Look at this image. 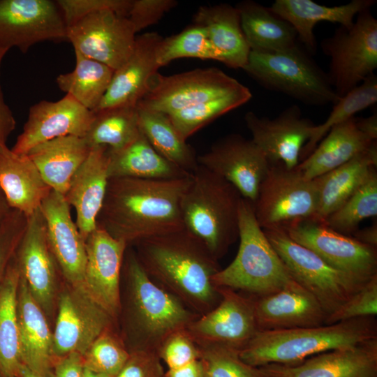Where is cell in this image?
<instances>
[{"label": "cell", "instance_id": "7c38bea8", "mask_svg": "<svg viewBox=\"0 0 377 377\" xmlns=\"http://www.w3.org/2000/svg\"><path fill=\"white\" fill-rule=\"evenodd\" d=\"M297 243L313 251L333 267L366 282L377 274L376 249L337 232L314 219L283 228Z\"/></svg>", "mask_w": 377, "mask_h": 377}, {"label": "cell", "instance_id": "680465c9", "mask_svg": "<svg viewBox=\"0 0 377 377\" xmlns=\"http://www.w3.org/2000/svg\"><path fill=\"white\" fill-rule=\"evenodd\" d=\"M11 209H12L10 207L5 195L0 188V226Z\"/></svg>", "mask_w": 377, "mask_h": 377}, {"label": "cell", "instance_id": "11a10c76", "mask_svg": "<svg viewBox=\"0 0 377 377\" xmlns=\"http://www.w3.org/2000/svg\"><path fill=\"white\" fill-rule=\"evenodd\" d=\"M165 377H204L202 362L198 359L184 366L168 369Z\"/></svg>", "mask_w": 377, "mask_h": 377}, {"label": "cell", "instance_id": "1f68e13d", "mask_svg": "<svg viewBox=\"0 0 377 377\" xmlns=\"http://www.w3.org/2000/svg\"><path fill=\"white\" fill-rule=\"evenodd\" d=\"M91 148L84 137L66 135L38 144L27 155L51 188L64 195Z\"/></svg>", "mask_w": 377, "mask_h": 377}, {"label": "cell", "instance_id": "30bf717a", "mask_svg": "<svg viewBox=\"0 0 377 377\" xmlns=\"http://www.w3.org/2000/svg\"><path fill=\"white\" fill-rule=\"evenodd\" d=\"M317 203L313 179H306L297 168L288 169L281 163H270L252 204L262 229H283L314 219Z\"/></svg>", "mask_w": 377, "mask_h": 377}, {"label": "cell", "instance_id": "7bdbcfd3", "mask_svg": "<svg viewBox=\"0 0 377 377\" xmlns=\"http://www.w3.org/2000/svg\"><path fill=\"white\" fill-rule=\"evenodd\" d=\"M181 58L218 61L217 54L204 27L194 24L177 34L162 38L156 54L158 66Z\"/></svg>", "mask_w": 377, "mask_h": 377}, {"label": "cell", "instance_id": "d4e9b609", "mask_svg": "<svg viewBox=\"0 0 377 377\" xmlns=\"http://www.w3.org/2000/svg\"><path fill=\"white\" fill-rule=\"evenodd\" d=\"M108 164V147H92L71 178L64 195L68 204L76 212L75 223L84 241L97 227L109 180Z\"/></svg>", "mask_w": 377, "mask_h": 377}, {"label": "cell", "instance_id": "603a6c76", "mask_svg": "<svg viewBox=\"0 0 377 377\" xmlns=\"http://www.w3.org/2000/svg\"><path fill=\"white\" fill-rule=\"evenodd\" d=\"M15 255L20 275L31 293L43 310L49 311L59 268L48 245L45 221L40 208L28 217Z\"/></svg>", "mask_w": 377, "mask_h": 377}, {"label": "cell", "instance_id": "2e32d148", "mask_svg": "<svg viewBox=\"0 0 377 377\" xmlns=\"http://www.w3.org/2000/svg\"><path fill=\"white\" fill-rule=\"evenodd\" d=\"M221 299L186 328L198 346L221 345L242 349L258 332L251 297L218 288Z\"/></svg>", "mask_w": 377, "mask_h": 377}, {"label": "cell", "instance_id": "836d02e7", "mask_svg": "<svg viewBox=\"0 0 377 377\" xmlns=\"http://www.w3.org/2000/svg\"><path fill=\"white\" fill-rule=\"evenodd\" d=\"M236 7L251 50L279 52L299 46L295 29L269 7L251 0L239 2Z\"/></svg>", "mask_w": 377, "mask_h": 377}, {"label": "cell", "instance_id": "7dc6e473", "mask_svg": "<svg viewBox=\"0 0 377 377\" xmlns=\"http://www.w3.org/2000/svg\"><path fill=\"white\" fill-rule=\"evenodd\" d=\"M158 355L170 369L198 360L200 350L193 337L184 329L169 335L159 347Z\"/></svg>", "mask_w": 377, "mask_h": 377}, {"label": "cell", "instance_id": "94428289", "mask_svg": "<svg viewBox=\"0 0 377 377\" xmlns=\"http://www.w3.org/2000/svg\"><path fill=\"white\" fill-rule=\"evenodd\" d=\"M82 377H114V376L97 373L84 367Z\"/></svg>", "mask_w": 377, "mask_h": 377}, {"label": "cell", "instance_id": "4dcf8cb0", "mask_svg": "<svg viewBox=\"0 0 377 377\" xmlns=\"http://www.w3.org/2000/svg\"><path fill=\"white\" fill-rule=\"evenodd\" d=\"M377 165V142L344 164L313 179L318 196L314 219L323 222L341 207Z\"/></svg>", "mask_w": 377, "mask_h": 377}, {"label": "cell", "instance_id": "db71d44e", "mask_svg": "<svg viewBox=\"0 0 377 377\" xmlns=\"http://www.w3.org/2000/svg\"><path fill=\"white\" fill-rule=\"evenodd\" d=\"M82 355L71 353L60 357L54 366L53 377H82Z\"/></svg>", "mask_w": 377, "mask_h": 377}, {"label": "cell", "instance_id": "52a82bcc", "mask_svg": "<svg viewBox=\"0 0 377 377\" xmlns=\"http://www.w3.org/2000/svg\"><path fill=\"white\" fill-rule=\"evenodd\" d=\"M242 70L263 87L306 105H334L339 99L327 73L299 46L279 52L251 50Z\"/></svg>", "mask_w": 377, "mask_h": 377}, {"label": "cell", "instance_id": "ffe728a7", "mask_svg": "<svg viewBox=\"0 0 377 377\" xmlns=\"http://www.w3.org/2000/svg\"><path fill=\"white\" fill-rule=\"evenodd\" d=\"M94 117L93 111L68 94L57 101H41L30 108L22 132L11 149L27 154L37 145L57 138L84 137Z\"/></svg>", "mask_w": 377, "mask_h": 377}, {"label": "cell", "instance_id": "6da1fadb", "mask_svg": "<svg viewBox=\"0 0 377 377\" xmlns=\"http://www.w3.org/2000/svg\"><path fill=\"white\" fill-rule=\"evenodd\" d=\"M192 175L173 179H109L97 226L128 246L184 228L181 202Z\"/></svg>", "mask_w": 377, "mask_h": 377}, {"label": "cell", "instance_id": "8fae6325", "mask_svg": "<svg viewBox=\"0 0 377 377\" xmlns=\"http://www.w3.org/2000/svg\"><path fill=\"white\" fill-rule=\"evenodd\" d=\"M244 85L218 68L163 75L156 73L137 103L139 108L172 114L242 89Z\"/></svg>", "mask_w": 377, "mask_h": 377}, {"label": "cell", "instance_id": "484cf974", "mask_svg": "<svg viewBox=\"0 0 377 377\" xmlns=\"http://www.w3.org/2000/svg\"><path fill=\"white\" fill-rule=\"evenodd\" d=\"M162 38L156 32L136 36L132 54L114 71L109 87L94 111L118 106H136L145 94L150 79L160 68L156 54Z\"/></svg>", "mask_w": 377, "mask_h": 377}, {"label": "cell", "instance_id": "5bb4252c", "mask_svg": "<svg viewBox=\"0 0 377 377\" xmlns=\"http://www.w3.org/2000/svg\"><path fill=\"white\" fill-rule=\"evenodd\" d=\"M135 34L128 17L110 10L91 13L67 28L75 51L114 71L132 54Z\"/></svg>", "mask_w": 377, "mask_h": 377}, {"label": "cell", "instance_id": "e575fe53", "mask_svg": "<svg viewBox=\"0 0 377 377\" xmlns=\"http://www.w3.org/2000/svg\"><path fill=\"white\" fill-rule=\"evenodd\" d=\"M108 156L109 179H173L192 175L162 156L142 133L135 140L119 149H108Z\"/></svg>", "mask_w": 377, "mask_h": 377}, {"label": "cell", "instance_id": "7a4b0ae2", "mask_svg": "<svg viewBox=\"0 0 377 377\" xmlns=\"http://www.w3.org/2000/svg\"><path fill=\"white\" fill-rule=\"evenodd\" d=\"M136 256L148 276L199 316L221 299L213 277L218 260L205 245L185 228L138 242Z\"/></svg>", "mask_w": 377, "mask_h": 377}, {"label": "cell", "instance_id": "f6af8a7d", "mask_svg": "<svg viewBox=\"0 0 377 377\" xmlns=\"http://www.w3.org/2000/svg\"><path fill=\"white\" fill-rule=\"evenodd\" d=\"M130 356L122 339L108 330L99 336L83 354L84 367L116 377Z\"/></svg>", "mask_w": 377, "mask_h": 377}, {"label": "cell", "instance_id": "91938a15", "mask_svg": "<svg viewBox=\"0 0 377 377\" xmlns=\"http://www.w3.org/2000/svg\"><path fill=\"white\" fill-rule=\"evenodd\" d=\"M18 376L20 377H43L35 372L30 370L28 367H27L23 364H22Z\"/></svg>", "mask_w": 377, "mask_h": 377}, {"label": "cell", "instance_id": "f5cc1de1", "mask_svg": "<svg viewBox=\"0 0 377 377\" xmlns=\"http://www.w3.org/2000/svg\"><path fill=\"white\" fill-rule=\"evenodd\" d=\"M8 51L0 47V69L3 59ZM15 119L12 110L5 101L0 83V147L6 145L8 138L15 130Z\"/></svg>", "mask_w": 377, "mask_h": 377}, {"label": "cell", "instance_id": "4fadbf2b", "mask_svg": "<svg viewBox=\"0 0 377 377\" xmlns=\"http://www.w3.org/2000/svg\"><path fill=\"white\" fill-rule=\"evenodd\" d=\"M66 40L67 27L56 1L0 0L1 48L17 47L25 54L38 43Z\"/></svg>", "mask_w": 377, "mask_h": 377}, {"label": "cell", "instance_id": "f1b7e54d", "mask_svg": "<svg viewBox=\"0 0 377 377\" xmlns=\"http://www.w3.org/2000/svg\"><path fill=\"white\" fill-rule=\"evenodd\" d=\"M0 188L12 209L27 217L40 208L52 191L27 154L0 147Z\"/></svg>", "mask_w": 377, "mask_h": 377}, {"label": "cell", "instance_id": "74e56055", "mask_svg": "<svg viewBox=\"0 0 377 377\" xmlns=\"http://www.w3.org/2000/svg\"><path fill=\"white\" fill-rule=\"evenodd\" d=\"M73 71L56 78L59 88L89 110L94 111L105 94L114 71L75 51Z\"/></svg>", "mask_w": 377, "mask_h": 377}, {"label": "cell", "instance_id": "3957f363", "mask_svg": "<svg viewBox=\"0 0 377 377\" xmlns=\"http://www.w3.org/2000/svg\"><path fill=\"white\" fill-rule=\"evenodd\" d=\"M121 274L126 290L124 301L120 300L119 315L124 316L130 353H158L169 335L186 329L199 317L148 276L130 246L124 255Z\"/></svg>", "mask_w": 377, "mask_h": 377}, {"label": "cell", "instance_id": "9c48e42d", "mask_svg": "<svg viewBox=\"0 0 377 377\" xmlns=\"http://www.w3.org/2000/svg\"><path fill=\"white\" fill-rule=\"evenodd\" d=\"M320 46L330 59L327 75L340 98L377 68V20L371 8L358 13L350 28L340 26Z\"/></svg>", "mask_w": 377, "mask_h": 377}, {"label": "cell", "instance_id": "816d5d0a", "mask_svg": "<svg viewBox=\"0 0 377 377\" xmlns=\"http://www.w3.org/2000/svg\"><path fill=\"white\" fill-rule=\"evenodd\" d=\"M158 353L134 351L116 377H165Z\"/></svg>", "mask_w": 377, "mask_h": 377}, {"label": "cell", "instance_id": "cb8c5ba5", "mask_svg": "<svg viewBox=\"0 0 377 377\" xmlns=\"http://www.w3.org/2000/svg\"><path fill=\"white\" fill-rule=\"evenodd\" d=\"M249 296L258 331L325 325L327 316L324 309L296 281L269 294Z\"/></svg>", "mask_w": 377, "mask_h": 377}, {"label": "cell", "instance_id": "b9f144b4", "mask_svg": "<svg viewBox=\"0 0 377 377\" xmlns=\"http://www.w3.org/2000/svg\"><path fill=\"white\" fill-rule=\"evenodd\" d=\"M377 214V173L373 167L364 182L323 223L332 230L348 235L353 234L365 219Z\"/></svg>", "mask_w": 377, "mask_h": 377}, {"label": "cell", "instance_id": "ab89813d", "mask_svg": "<svg viewBox=\"0 0 377 377\" xmlns=\"http://www.w3.org/2000/svg\"><path fill=\"white\" fill-rule=\"evenodd\" d=\"M251 98V91L244 86L230 94L191 105L168 115L182 138L186 140L207 124L242 106Z\"/></svg>", "mask_w": 377, "mask_h": 377}, {"label": "cell", "instance_id": "60d3db41", "mask_svg": "<svg viewBox=\"0 0 377 377\" xmlns=\"http://www.w3.org/2000/svg\"><path fill=\"white\" fill-rule=\"evenodd\" d=\"M376 101L377 76L373 74L333 105L326 120L313 128L310 139L302 149L300 158L304 159L308 156L333 126L355 117L357 112L374 105Z\"/></svg>", "mask_w": 377, "mask_h": 377}, {"label": "cell", "instance_id": "ee69618b", "mask_svg": "<svg viewBox=\"0 0 377 377\" xmlns=\"http://www.w3.org/2000/svg\"><path fill=\"white\" fill-rule=\"evenodd\" d=\"M198 347L204 377H267L260 367L244 362L238 349L221 345Z\"/></svg>", "mask_w": 377, "mask_h": 377}, {"label": "cell", "instance_id": "5b68a950", "mask_svg": "<svg viewBox=\"0 0 377 377\" xmlns=\"http://www.w3.org/2000/svg\"><path fill=\"white\" fill-rule=\"evenodd\" d=\"M242 196L223 177L198 165L181 202L184 226L219 260L239 237Z\"/></svg>", "mask_w": 377, "mask_h": 377}, {"label": "cell", "instance_id": "9f6ffc18", "mask_svg": "<svg viewBox=\"0 0 377 377\" xmlns=\"http://www.w3.org/2000/svg\"><path fill=\"white\" fill-rule=\"evenodd\" d=\"M357 128L371 140H377V114H372L367 117H355Z\"/></svg>", "mask_w": 377, "mask_h": 377}, {"label": "cell", "instance_id": "6f0895ef", "mask_svg": "<svg viewBox=\"0 0 377 377\" xmlns=\"http://www.w3.org/2000/svg\"><path fill=\"white\" fill-rule=\"evenodd\" d=\"M353 237L359 242L376 249L377 246V226L376 223L362 230H356Z\"/></svg>", "mask_w": 377, "mask_h": 377}, {"label": "cell", "instance_id": "f546056e", "mask_svg": "<svg viewBox=\"0 0 377 377\" xmlns=\"http://www.w3.org/2000/svg\"><path fill=\"white\" fill-rule=\"evenodd\" d=\"M193 23L206 29L218 61L235 69L244 68L251 50L236 6L228 3L200 6L193 15Z\"/></svg>", "mask_w": 377, "mask_h": 377}, {"label": "cell", "instance_id": "ac0fdd59", "mask_svg": "<svg viewBox=\"0 0 377 377\" xmlns=\"http://www.w3.org/2000/svg\"><path fill=\"white\" fill-rule=\"evenodd\" d=\"M244 121L251 140L269 161L281 163L288 169L299 164L302 149L316 125L302 116L297 105L289 106L272 119L249 111L245 114Z\"/></svg>", "mask_w": 377, "mask_h": 377}, {"label": "cell", "instance_id": "c3c4849f", "mask_svg": "<svg viewBox=\"0 0 377 377\" xmlns=\"http://www.w3.org/2000/svg\"><path fill=\"white\" fill-rule=\"evenodd\" d=\"M56 2L68 28L87 15L104 10L127 17L132 0H57Z\"/></svg>", "mask_w": 377, "mask_h": 377}, {"label": "cell", "instance_id": "6125c7cd", "mask_svg": "<svg viewBox=\"0 0 377 377\" xmlns=\"http://www.w3.org/2000/svg\"><path fill=\"white\" fill-rule=\"evenodd\" d=\"M267 377H271V376H267Z\"/></svg>", "mask_w": 377, "mask_h": 377}, {"label": "cell", "instance_id": "d590c367", "mask_svg": "<svg viewBox=\"0 0 377 377\" xmlns=\"http://www.w3.org/2000/svg\"><path fill=\"white\" fill-rule=\"evenodd\" d=\"M20 272L16 256L10 261L0 286V375L18 376L22 364L17 317Z\"/></svg>", "mask_w": 377, "mask_h": 377}, {"label": "cell", "instance_id": "44dd1931", "mask_svg": "<svg viewBox=\"0 0 377 377\" xmlns=\"http://www.w3.org/2000/svg\"><path fill=\"white\" fill-rule=\"evenodd\" d=\"M70 207L64 195L52 190L40 209L48 245L61 274L68 285L84 288L85 241L72 219Z\"/></svg>", "mask_w": 377, "mask_h": 377}, {"label": "cell", "instance_id": "d6a6232c", "mask_svg": "<svg viewBox=\"0 0 377 377\" xmlns=\"http://www.w3.org/2000/svg\"><path fill=\"white\" fill-rule=\"evenodd\" d=\"M373 141L357 128L353 117L333 126L296 168L306 179H313L348 162Z\"/></svg>", "mask_w": 377, "mask_h": 377}, {"label": "cell", "instance_id": "e0dca14e", "mask_svg": "<svg viewBox=\"0 0 377 377\" xmlns=\"http://www.w3.org/2000/svg\"><path fill=\"white\" fill-rule=\"evenodd\" d=\"M198 164L232 184L242 198L253 203L270 162L250 139L230 134L198 156Z\"/></svg>", "mask_w": 377, "mask_h": 377}, {"label": "cell", "instance_id": "4316f807", "mask_svg": "<svg viewBox=\"0 0 377 377\" xmlns=\"http://www.w3.org/2000/svg\"><path fill=\"white\" fill-rule=\"evenodd\" d=\"M17 317L22 364L43 377H53V334L43 310L21 275L17 294Z\"/></svg>", "mask_w": 377, "mask_h": 377}, {"label": "cell", "instance_id": "8992f818", "mask_svg": "<svg viewBox=\"0 0 377 377\" xmlns=\"http://www.w3.org/2000/svg\"><path fill=\"white\" fill-rule=\"evenodd\" d=\"M238 238L239 245L235 258L213 277L217 288L261 296L295 281L258 225L252 202L244 198L239 206Z\"/></svg>", "mask_w": 377, "mask_h": 377}, {"label": "cell", "instance_id": "7402d4cb", "mask_svg": "<svg viewBox=\"0 0 377 377\" xmlns=\"http://www.w3.org/2000/svg\"><path fill=\"white\" fill-rule=\"evenodd\" d=\"M260 367L271 377H377V338L313 355L296 365Z\"/></svg>", "mask_w": 377, "mask_h": 377}, {"label": "cell", "instance_id": "ba28073f", "mask_svg": "<svg viewBox=\"0 0 377 377\" xmlns=\"http://www.w3.org/2000/svg\"><path fill=\"white\" fill-rule=\"evenodd\" d=\"M263 230L291 276L316 298L327 317L367 282L333 267L283 229Z\"/></svg>", "mask_w": 377, "mask_h": 377}, {"label": "cell", "instance_id": "681fc988", "mask_svg": "<svg viewBox=\"0 0 377 377\" xmlns=\"http://www.w3.org/2000/svg\"><path fill=\"white\" fill-rule=\"evenodd\" d=\"M28 217L11 209L0 226V279L13 258L27 228Z\"/></svg>", "mask_w": 377, "mask_h": 377}, {"label": "cell", "instance_id": "277c9868", "mask_svg": "<svg viewBox=\"0 0 377 377\" xmlns=\"http://www.w3.org/2000/svg\"><path fill=\"white\" fill-rule=\"evenodd\" d=\"M377 338L374 316L320 326L258 331L239 350L256 367L270 364L296 365L313 355Z\"/></svg>", "mask_w": 377, "mask_h": 377}, {"label": "cell", "instance_id": "8d00e7d4", "mask_svg": "<svg viewBox=\"0 0 377 377\" xmlns=\"http://www.w3.org/2000/svg\"><path fill=\"white\" fill-rule=\"evenodd\" d=\"M136 108L140 131L155 150L177 167L193 174L199 165L198 156L182 138L168 115Z\"/></svg>", "mask_w": 377, "mask_h": 377}, {"label": "cell", "instance_id": "9a60e30c", "mask_svg": "<svg viewBox=\"0 0 377 377\" xmlns=\"http://www.w3.org/2000/svg\"><path fill=\"white\" fill-rule=\"evenodd\" d=\"M66 288L59 299L53 333V353L59 358L71 353L83 355L114 320L84 288L69 285Z\"/></svg>", "mask_w": 377, "mask_h": 377}, {"label": "cell", "instance_id": "f907efd6", "mask_svg": "<svg viewBox=\"0 0 377 377\" xmlns=\"http://www.w3.org/2000/svg\"><path fill=\"white\" fill-rule=\"evenodd\" d=\"M177 3L175 0H132L127 17L137 34L157 23Z\"/></svg>", "mask_w": 377, "mask_h": 377}, {"label": "cell", "instance_id": "bcb514c9", "mask_svg": "<svg viewBox=\"0 0 377 377\" xmlns=\"http://www.w3.org/2000/svg\"><path fill=\"white\" fill-rule=\"evenodd\" d=\"M377 314V274L369 279L347 302L329 316L325 324H332Z\"/></svg>", "mask_w": 377, "mask_h": 377}, {"label": "cell", "instance_id": "83f0119b", "mask_svg": "<svg viewBox=\"0 0 377 377\" xmlns=\"http://www.w3.org/2000/svg\"><path fill=\"white\" fill-rule=\"evenodd\" d=\"M376 2L352 0L340 6H326L311 0H275L269 8L292 25L306 52L314 54L317 43L313 29L317 23L329 22L350 28L358 13L371 8Z\"/></svg>", "mask_w": 377, "mask_h": 377}, {"label": "cell", "instance_id": "d6986e66", "mask_svg": "<svg viewBox=\"0 0 377 377\" xmlns=\"http://www.w3.org/2000/svg\"><path fill=\"white\" fill-rule=\"evenodd\" d=\"M128 246L98 226L85 239L84 288L114 320L120 310L121 269Z\"/></svg>", "mask_w": 377, "mask_h": 377}, {"label": "cell", "instance_id": "f35d334b", "mask_svg": "<svg viewBox=\"0 0 377 377\" xmlns=\"http://www.w3.org/2000/svg\"><path fill=\"white\" fill-rule=\"evenodd\" d=\"M94 117L84 137L91 147L117 150L135 140L141 131L136 106H118L93 111Z\"/></svg>", "mask_w": 377, "mask_h": 377}]
</instances>
